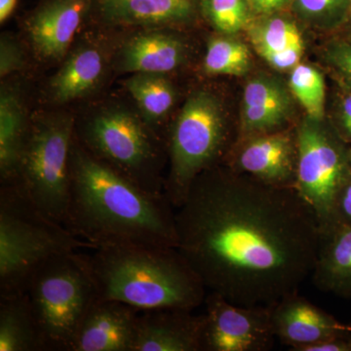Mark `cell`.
<instances>
[{"instance_id":"obj_1","label":"cell","mask_w":351,"mask_h":351,"mask_svg":"<svg viewBox=\"0 0 351 351\" xmlns=\"http://www.w3.org/2000/svg\"><path fill=\"white\" fill-rule=\"evenodd\" d=\"M177 249L207 291L244 306H270L311 276L320 228L295 188L205 171L175 208Z\"/></svg>"},{"instance_id":"obj_2","label":"cell","mask_w":351,"mask_h":351,"mask_svg":"<svg viewBox=\"0 0 351 351\" xmlns=\"http://www.w3.org/2000/svg\"><path fill=\"white\" fill-rule=\"evenodd\" d=\"M174 207L73 142L64 226L95 248L177 247Z\"/></svg>"},{"instance_id":"obj_3","label":"cell","mask_w":351,"mask_h":351,"mask_svg":"<svg viewBox=\"0 0 351 351\" xmlns=\"http://www.w3.org/2000/svg\"><path fill=\"white\" fill-rule=\"evenodd\" d=\"M84 258L98 299L145 311H193L206 298L204 284L176 248L101 247Z\"/></svg>"},{"instance_id":"obj_4","label":"cell","mask_w":351,"mask_h":351,"mask_svg":"<svg viewBox=\"0 0 351 351\" xmlns=\"http://www.w3.org/2000/svg\"><path fill=\"white\" fill-rule=\"evenodd\" d=\"M96 249L44 213L20 181L0 191V297L23 294L48 258L78 249Z\"/></svg>"},{"instance_id":"obj_5","label":"cell","mask_w":351,"mask_h":351,"mask_svg":"<svg viewBox=\"0 0 351 351\" xmlns=\"http://www.w3.org/2000/svg\"><path fill=\"white\" fill-rule=\"evenodd\" d=\"M25 293L45 350L71 351L85 315L98 300L84 254L66 252L48 258L32 274Z\"/></svg>"},{"instance_id":"obj_6","label":"cell","mask_w":351,"mask_h":351,"mask_svg":"<svg viewBox=\"0 0 351 351\" xmlns=\"http://www.w3.org/2000/svg\"><path fill=\"white\" fill-rule=\"evenodd\" d=\"M228 133L218 99L205 91L186 100L171 130L170 173L165 195L173 207L184 202L198 176L211 169L225 149Z\"/></svg>"},{"instance_id":"obj_7","label":"cell","mask_w":351,"mask_h":351,"mask_svg":"<svg viewBox=\"0 0 351 351\" xmlns=\"http://www.w3.org/2000/svg\"><path fill=\"white\" fill-rule=\"evenodd\" d=\"M295 136L294 188L313 209L322 233L334 226L339 193L351 179L350 145L332 123L307 117L298 126Z\"/></svg>"},{"instance_id":"obj_8","label":"cell","mask_w":351,"mask_h":351,"mask_svg":"<svg viewBox=\"0 0 351 351\" xmlns=\"http://www.w3.org/2000/svg\"><path fill=\"white\" fill-rule=\"evenodd\" d=\"M73 142L71 117L39 121L29 131L18 180L44 213L63 225L69 206Z\"/></svg>"},{"instance_id":"obj_9","label":"cell","mask_w":351,"mask_h":351,"mask_svg":"<svg viewBox=\"0 0 351 351\" xmlns=\"http://www.w3.org/2000/svg\"><path fill=\"white\" fill-rule=\"evenodd\" d=\"M85 149L154 195H165L157 173L156 141L131 113L113 110L97 115L84 132Z\"/></svg>"},{"instance_id":"obj_10","label":"cell","mask_w":351,"mask_h":351,"mask_svg":"<svg viewBox=\"0 0 351 351\" xmlns=\"http://www.w3.org/2000/svg\"><path fill=\"white\" fill-rule=\"evenodd\" d=\"M204 302L201 351L271 350L276 339L271 306H239L212 292Z\"/></svg>"},{"instance_id":"obj_11","label":"cell","mask_w":351,"mask_h":351,"mask_svg":"<svg viewBox=\"0 0 351 351\" xmlns=\"http://www.w3.org/2000/svg\"><path fill=\"white\" fill-rule=\"evenodd\" d=\"M297 154L295 132L245 136L235 149L232 170L270 186L294 188Z\"/></svg>"},{"instance_id":"obj_12","label":"cell","mask_w":351,"mask_h":351,"mask_svg":"<svg viewBox=\"0 0 351 351\" xmlns=\"http://www.w3.org/2000/svg\"><path fill=\"white\" fill-rule=\"evenodd\" d=\"M271 323L276 339L293 351L351 332V324L339 322L298 292L271 306Z\"/></svg>"},{"instance_id":"obj_13","label":"cell","mask_w":351,"mask_h":351,"mask_svg":"<svg viewBox=\"0 0 351 351\" xmlns=\"http://www.w3.org/2000/svg\"><path fill=\"white\" fill-rule=\"evenodd\" d=\"M203 320L188 309L140 311L133 351H201Z\"/></svg>"},{"instance_id":"obj_14","label":"cell","mask_w":351,"mask_h":351,"mask_svg":"<svg viewBox=\"0 0 351 351\" xmlns=\"http://www.w3.org/2000/svg\"><path fill=\"white\" fill-rule=\"evenodd\" d=\"M138 313L123 302L96 300L80 325L71 351H133Z\"/></svg>"},{"instance_id":"obj_15","label":"cell","mask_w":351,"mask_h":351,"mask_svg":"<svg viewBox=\"0 0 351 351\" xmlns=\"http://www.w3.org/2000/svg\"><path fill=\"white\" fill-rule=\"evenodd\" d=\"M87 0H50L27 22L36 54L44 60L63 59L86 12Z\"/></svg>"},{"instance_id":"obj_16","label":"cell","mask_w":351,"mask_h":351,"mask_svg":"<svg viewBox=\"0 0 351 351\" xmlns=\"http://www.w3.org/2000/svg\"><path fill=\"white\" fill-rule=\"evenodd\" d=\"M292 99L282 82L269 76L253 78L244 88L241 129L245 136L278 131L291 117Z\"/></svg>"},{"instance_id":"obj_17","label":"cell","mask_w":351,"mask_h":351,"mask_svg":"<svg viewBox=\"0 0 351 351\" xmlns=\"http://www.w3.org/2000/svg\"><path fill=\"white\" fill-rule=\"evenodd\" d=\"M311 277L323 292L351 299V226L336 223L320 233Z\"/></svg>"},{"instance_id":"obj_18","label":"cell","mask_w":351,"mask_h":351,"mask_svg":"<svg viewBox=\"0 0 351 351\" xmlns=\"http://www.w3.org/2000/svg\"><path fill=\"white\" fill-rule=\"evenodd\" d=\"M184 58L186 47L179 38L162 32H147L127 41L119 64L126 73L165 75L179 68Z\"/></svg>"},{"instance_id":"obj_19","label":"cell","mask_w":351,"mask_h":351,"mask_svg":"<svg viewBox=\"0 0 351 351\" xmlns=\"http://www.w3.org/2000/svg\"><path fill=\"white\" fill-rule=\"evenodd\" d=\"M101 13L112 22L154 25L191 18L195 0H100Z\"/></svg>"},{"instance_id":"obj_20","label":"cell","mask_w":351,"mask_h":351,"mask_svg":"<svg viewBox=\"0 0 351 351\" xmlns=\"http://www.w3.org/2000/svg\"><path fill=\"white\" fill-rule=\"evenodd\" d=\"M45 351L25 293L0 297V351Z\"/></svg>"},{"instance_id":"obj_21","label":"cell","mask_w":351,"mask_h":351,"mask_svg":"<svg viewBox=\"0 0 351 351\" xmlns=\"http://www.w3.org/2000/svg\"><path fill=\"white\" fill-rule=\"evenodd\" d=\"M29 131L17 95L2 91L0 97V173L1 182L18 181Z\"/></svg>"},{"instance_id":"obj_22","label":"cell","mask_w":351,"mask_h":351,"mask_svg":"<svg viewBox=\"0 0 351 351\" xmlns=\"http://www.w3.org/2000/svg\"><path fill=\"white\" fill-rule=\"evenodd\" d=\"M103 69V56L96 48L75 51L51 80L53 99L66 103L85 96L100 82Z\"/></svg>"},{"instance_id":"obj_23","label":"cell","mask_w":351,"mask_h":351,"mask_svg":"<svg viewBox=\"0 0 351 351\" xmlns=\"http://www.w3.org/2000/svg\"><path fill=\"white\" fill-rule=\"evenodd\" d=\"M126 88L152 125L161 121L174 106V86L163 75L135 73L127 80Z\"/></svg>"},{"instance_id":"obj_24","label":"cell","mask_w":351,"mask_h":351,"mask_svg":"<svg viewBox=\"0 0 351 351\" xmlns=\"http://www.w3.org/2000/svg\"><path fill=\"white\" fill-rule=\"evenodd\" d=\"M250 68V50L239 39L226 36L210 39L203 61L207 75L242 76Z\"/></svg>"},{"instance_id":"obj_25","label":"cell","mask_w":351,"mask_h":351,"mask_svg":"<svg viewBox=\"0 0 351 351\" xmlns=\"http://www.w3.org/2000/svg\"><path fill=\"white\" fill-rule=\"evenodd\" d=\"M249 25V38L261 57L293 45L304 44L299 27L288 18L274 15Z\"/></svg>"},{"instance_id":"obj_26","label":"cell","mask_w":351,"mask_h":351,"mask_svg":"<svg viewBox=\"0 0 351 351\" xmlns=\"http://www.w3.org/2000/svg\"><path fill=\"white\" fill-rule=\"evenodd\" d=\"M289 89L306 112V117L325 120L326 85L318 69L300 63L291 71Z\"/></svg>"},{"instance_id":"obj_27","label":"cell","mask_w":351,"mask_h":351,"mask_svg":"<svg viewBox=\"0 0 351 351\" xmlns=\"http://www.w3.org/2000/svg\"><path fill=\"white\" fill-rule=\"evenodd\" d=\"M304 22L321 31H341L351 16V0H293Z\"/></svg>"},{"instance_id":"obj_28","label":"cell","mask_w":351,"mask_h":351,"mask_svg":"<svg viewBox=\"0 0 351 351\" xmlns=\"http://www.w3.org/2000/svg\"><path fill=\"white\" fill-rule=\"evenodd\" d=\"M202 7L207 19L221 34H237L250 25L246 0H202Z\"/></svg>"},{"instance_id":"obj_29","label":"cell","mask_w":351,"mask_h":351,"mask_svg":"<svg viewBox=\"0 0 351 351\" xmlns=\"http://www.w3.org/2000/svg\"><path fill=\"white\" fill-rule=\"evenodd\" d=\"M324 59L339 84L351 88V36L341 34L327 44Z\"/></svg>"},{"instance_id":"obj_30","label":"cell","mask_w":351,"mask_h":351,"mask_svg":"<svg viewBox=\"0 0 351 351\" xmlns=\"http://www.w3.org/2000/svg\"><path fill=\"white\" fill-rule=\"evenodd\" d=\"M336 112L332 126L339 135L351 145V88L339 84Z\"/></svg>"},{"instance_id":"obj_31","label":"cell","mask_w":351,"mask_h":351,"mask_svg":"<svg viewBox=\"0 0 351 351\" xmlns=\"http://www.w3.org/2000/svg\"><path fill=\"white\" fill-rule=\"evenodd\" d=\"M24 54L12 39L4 36L0 43V75H10L24 66Z\"/></svg>"},{"instance_id":"obj_32","label":"cell","mask_w":351,"mask_h":351,"mask_svg":"<svg viewBox=\"0 0 351 351\" xmlns=\"http://www.w3.org/2000/svg\"><path fill=\"white\" fill-rule=\"evenodd\" d=\"M304 49V44H299L277 52L267 53L263 55L262 58L274 69L279 71H288V69H294L300 64Z\"/></svg>"},{"instance_id":"obj_33","label":"cell","mask_w":351,"mask_h":351,"mask_svg":"<svg viewBox=\"0 0 351 351\" xmlns=\"http://www.w3.org/2000/svg\"><path fill=\"white\" fill-rule=\"evenodd\" d=\"M301 351H351V332L318 341L302 348Z\"/></svg>"},{"instance_id":"obj_34","label":"cell","mask_w":351,"mask_h":351,"mask_svg":"<svg viewBox=\"0 0 351 351\" xmlns=\"http://www.w3.org/2000/svg\"><path fill=\"white\" fill-rule=\"evenodd\" d=\"M351 226V179L339 193L335 207V223Z\"/></svg>"},{"instance_id":"obj_35","label":"cell","mask_w":351,"mask_h":351,"mask_svg":"<svg viewBox=\"0 0 351 351\" xmlns=\"http://www.w3.org/2000/svg\"><path fill=\"white\" fill-rule=\"evenodd\" d=\"M251 13L257 15L270 16L280 12L290 4L293 0H246Z\"/></svg>"},{"instance_id":"obj_36","label":"cell","mask_w":351,"mask_h":351,"mask_svg":"<svg viewBox=\"0 0 351 351\" xmlns=\"http://www.w3.org/2000/svg\"><path fill=\"white\" fill-rule=\"evenodd\" d=\"M18 0H0V22H5L15 10Z\"/></svg>"},{"instance_id":"obj_37","label":"cell","mask_w":351,"mask_h":351,"mask_svg":"<svg viewBox=\"0 0 351 351\" xmlns=\"http://www.w3.org/2000/svg\"><path fill=\"white\" fill-rule=\"evenodd\" d=\"M341 34H346V36H351V16L348 19V23L343 25V29H341Z\"/></svg>"},{"instance_id":"obj_38","label":"cell","mask_w":351,"mask_h":351,"mask_svg":"<svg viewBox=\"0 0 351 351\" xmlns=\"http://www.w3.org/2000/svg\"><path fill=\"white\" fill-rule=\"evenodd\" d=\"M350 152H351V145H350Z\"/></svg>"}]
</instances>
